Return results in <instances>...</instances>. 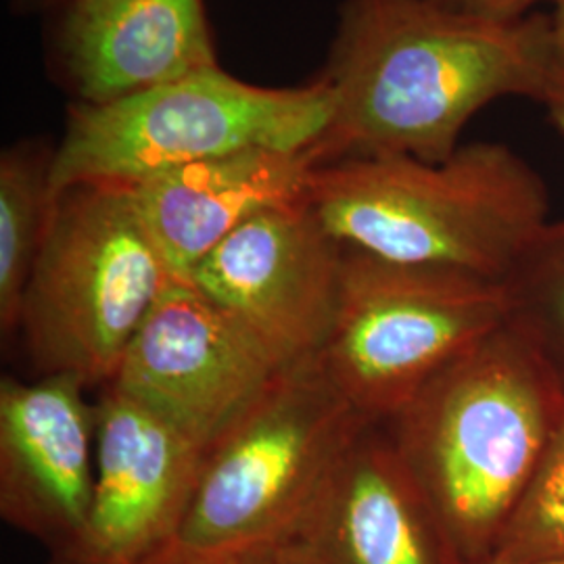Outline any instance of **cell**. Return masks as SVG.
<instances>
[{
	"instance_id": "6da1fadb",
	"label": "cell",
	"mask_w": 564,
	"mask_h": 564,
	"mask_svg": "<svg viewBox=\"0 0 564 564\" xmlns=\"http://www.w3.org/2000/svg\"><path fill=\"white\" fill-rule=\"evenodd\" d=\"M563 69L550 15L500 21L437 0H345L321 76L333 111L312 151L318 165L445 162L489 102L545 105Z\"/></svg>"
},
{
	"instance_id": "7a4b0ae2",
	"label": "cell",
	"mask_w": 564,
	"mask_h": 564,
	"mask_svg": "<svg viewBox=\"0 0 564 564\" xmlns=\"http://www.w3.org/2000/svg\"><path fill=\"white\" fill-rule=\"evenodd\" d=\"M563 410V379L506 323L383 421L460 563L496 556Z\"/></svg>"
},
{
	"instance_id": "3957f363",
	"label": "cell",
	"mask_w": 564,
	"mask_h": 564,
	"mask_svg": "<svg viewBox=\"0 0 564 564\" xmlns=\"http://www.w3.org/2000/svg\"><path fill=\"white\" fill-rule=\"evenodd\" d=\"M310 207L343 247L389 262L506 281L550 223L544 178L502 142L445 162L358 158L316 165Z\"/></svg>"
},
{
	"instance_id": "277c9868",
	"label": "cell",
	"mask_w": 564,
	"mask_h": 564,
	"mask_svg": "<svg viewBox=\"0 0 564 564\" xmlns=\"http://www.w3.org/2000/svg\"><path fill=\"white\" fill-rule=\"evenodd\" d=\"M172 279L130 186L74 184L53 197L18 335L41 375L105 387Z\"/></svg>"
},
{
	"instance_id": "5b68a950",
	"label": "cell",
	"mask_w": 564,
	"mask_h": 564,
	"mask_svg": "<svg viewBox=\"0 0 564 564\" xmlns=\"http://www.w3.org/2000/svg\"><path fill=\"white\" fill-rule=\"evenodd\" d=\"M330 111L333 97L323 78L270 88L223 67L118 101L76 102L53 149L51 195L84 182L134 186L242 149L303 151L323 137Z\"/></svg>"
},
{
	"instance_id": "8992f818",
	"label": "cell",
	"mask_w": 564,
	"mask_h": 564,
	"mask_svg": "<svg viewBox=\"0 0 564 564\" xmlns=\"http://www.w3.org/2000/svg\"><path fill=\"white\" fill-rule=\"evenodd\" d=\"M364 423L316 358L284 366L205 447L176 540L195 547L286 544Z\"/></svg>"
},
{
	"instance_id": "52a82bcc",
	"label": "cell",
	"mask_w": 564,
	"mask_h": 564,
	"mask_svg": "<svg viewBox=\"0 0 564 564\" xmlns=\"http://www.w3.org/2000/svg\"><path fill=\"white\" fill-rule=\"evenodd\" d=\"M508 312L505 281L345 247L335 321L316 360L362 419L383 423L505 326Z\"/></svg>"
},
{
	"instance_id": "ba28073f",
	"label": "cell",
	"mask_w": 564,
	"mask_h": 564,
	"mask_svg": "<svg viewBox=\"0 0 564 564\" xmlns=\"http://www.w3.org/2000/svg\"><path fill=\"white\" fill-rule=\"evenodd\" d=\"M284 368L232 314L174 276L109 384L212 444Z\"/></svg>"
},
{
	"instance_id": "9c48e42d",
	"label": "cell",
	"mask_w": 564,
	"mask_h": 564,
	"mask_svg": "<svg viewBox=\"0 0 564 564\" xmlns=\"http://www.w3.org/2000/svg\"><path fill=\"white\" fill-rule=\"evenodd\" d=\"M345 247L310 202L274 207L230 232L188 281L284 366L316 358L335 321Z\"/></svg>"
},
{
	"instance_id": "30bf717a",
	"label": "cell",
	"mask_w": 564,
	"mask_h": 564,
	"mask_svg": "<svg viewBox=\"0 0 564 564\" xmlns=\"http://www.w3.org/2000/svg\"><path fill=\"white\" fill-rule=\"evenodd\" d=\"M95 491L78 542L48 564H132L176 540L205 445L116 384L95 402Z\"/></svg>"
},
{
	"instance_id": "8fae6325",
	"label": "cell",
	"mask_w": 564,
	"mask_h": 564,
	"mask_svg": "<svg viewBox=\"0 0 564 564\" xmlns=\"http://www.w3.org/2000/svg\"><path fill=\"white\" fill-rule=\"evenodd\" d=\"M67 375L0 383V517L55 558L86 527L97 463L95 403Z\"/></svg>"
},
{
	"instance_id": "7c38bea8",
	"label": "cell",
	"mask_w": 564,
	"mask_h": 564,
	"mask_svg": "<svg viewBox=\"0 0 564 564\" xmlns=\"http://www.w3.org/2000/svg\"><path fill=\"white\" fill-rule=\"evenodd\" d=\"M286 545L314 564H463L383 423H366Z\"/></svg>"
},
{
	"instance_id": "4fadbf2b",
	"label": "cell",
	"mask_w": 564,
	"mask_h": 564,
	"mask_svg": "<svg viewBox=\"0 0 564 564\" xmlns=\"http://www.w3.org/2000/svg\"><path fill=\"white\" fill-rule=\"evenodd\" d=\"M57 53L88 105L220 67L203 0H67Z\"/></svg>"
},
{
	"instance_id": "5bb4252c",
	"label": "cell",
	"mask_w": 564,
	"mask_h": 564,
	"mask_svg": "<svg viewBox=\"0 0 564 564\" xmlns=\"http://www.w3.org/2000/svg\"><path fill=\"white\" fill-rule=\"evenodd\" d=\"M318 160L310 149H242L163 172L132 188L174 276L191 270L253 216L310 202Z\"/></svg>"
},
{
	"instance_id": "9a60e30c",
	"label": "cell",
	"mask_w": 564,
	"mask_h": 564,
	"mask_svg": "<svg viewBox=\"0 0 564 564\" xmlns=\"http://www.w3.org/2000/svg\"><path fill=\"white\" fill-rule=\"evenodd\" d=\"M51 149L13 144L0 158V333L20 328L21 303L51 216Z\"/></svg>"
},
{
	"instance_id": "2e32d148",
	"label": "cell",
	"mask_w": 564,
	"mask_h": 564,
	"mask_svg": "<svg viewBox=\"0 0 564 564\" xmlns=\"http://www.w3.org/2000/svg\"><path fill=\"white\" fill-rule=\"evenodd\" d=\"M508 324L564 381V220L547 223L506 276Z\"/></svg>"
},
{
	"instance_id": "e0dca14e",
	"label": "cell",
	"mask_w": 564,
	"mask_h": 564,
	"mask_svg": "<svg viewBox=\"0 0 564 564\" xmlns=\"http://www.w3.org/2000/svg\"><path fill=\"white\" fill-rule=\"evenodd\" d=\"M558 556H564V410L491 561L523 563Z\"/></svg>"
},
{
	"instance_id": "ac0fdd59",
	"label": "cell",
	"mask_w": 564,
	"mask_h": 564,
	"mask_svg": "<svg viewBox=\"0 0 564 564\" xmlns=\"http://www.w3.org/2000/svg\"><path fill=\"white\" fill-rule=\"evenodd\" d=\"M132 564H284L282 545L195 547L172 540Z\"/></svg>"
},
{
	"instance_id": "d6986e66",
	"label": "cell",
	"mask_w": 564,
	"mask_h": 564,
	"mask_svg": "<svg viewBox=\"0 0 564 564\" xmlns=\"http://www.w3.org/2000/svg\"><path fill=\"white\" fill-rule=\"evenodd\" d=\"M445 7L489 20H523L544 0H437Z\"/></svg>"
},
{
	"instance_id": "ffe728a7",
	"label": "cell",
	"mask_w": 564,
	"mask_h": 564,
	"mask_svg": "<svg viewBox=\"0 0 564 564\" xmlns=\"http://www.w3.org/2000/svg\"><path fill=\"white\" fill-rule=\"evenodd\" d=\"M545 109L550 113V120L554 123V128L561 132V137L564 139V69L561 80L556 82V88L552 90V95L545 101Z\"/></svg>"
},
{
	"instance_id": "44dd1931",
	"label": "cell",
	"mask_w": 564,
	"mask_h": 564,
	"mask_svg": "<svg viewBox=\"0 0 564 564\" xmlns=\"http://www.w3.org/2000/svg\"><path fill=\"white\" fill-rule=\"evenodd\" d=\"M552 2V13H550V23H552V34L556 42L558 59L564 65V0H550Z\"/></svg>"
},
{
	"instance_id": "7402d4cb",
	"label": "cell",
	"mask_w": 564,
	"mask_h": 564,
	"mask_svg": "<svg viewBox=\"0 0 564 564\" xmlns=\"http://www.w3.org/2000/svg\"><path fill=\"white\" fill-rule=\"evenodd\" d=\"M282 552H284V564H314L307 556H303L300 550H295L291 545H282Z\"/></svg>"
},
{
	"instance_id": "603a6c76",
	"label": "cell",
	"mask_w": 564,
	"mask_h": 564,
	"mask_svg": "<svg viewBox=\"0 0 564 564\" xmlns=\"http://www.w3.org/2000/svg\"><path fill=\"white\" fill-rule=\"evenodd\" d=\"M485 564H564V556L558 558H544V561H523V563H502V561H489Z\"/></svg>"
},
{
	"instance_id": "cb8c5ba5",
	"label": "cell",
	"mask_w": 564,
	"mask_h": 564,
	"mask_svg": "<svg viewBox=\"0 0 564 564\" xmlns=\"http://www.w3.org/2000/svg\"><path fill=\"white\" fill-rule=\"evenodd\" d=\"M39 2H42V4H46V2H55V0H39Z\"/></svg>"
}]
</instances>
